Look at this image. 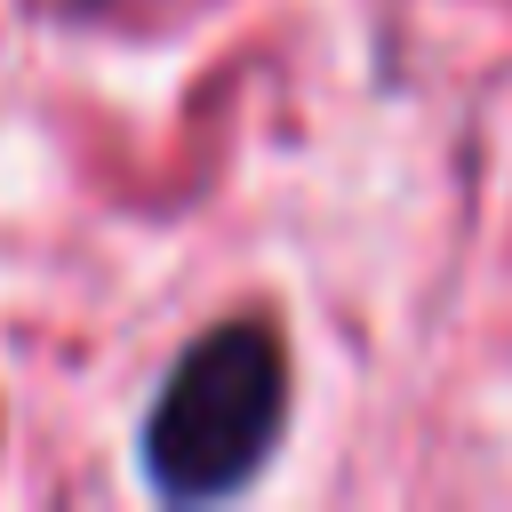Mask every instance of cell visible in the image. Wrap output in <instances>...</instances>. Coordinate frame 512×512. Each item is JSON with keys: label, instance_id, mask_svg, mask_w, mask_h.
Wrapping results in <instances>:
<instances>
[{"label": "cell", "instance_id": "cell-1", "mask_svg": "<svg viewBox=\"0 0 512 512\" xmlns=\"http://www.w3.org/2000/svg\"><path fill=\"white\" fill-rule=\"evenodd\" d=\"M288 408H296V368L280 320L264 304L232 312L168 360L136 424V472L160 504H232L272 472L288 440Z\"/></svg>", "mask_w": 512, "mask_h": 512}]
</instances>
